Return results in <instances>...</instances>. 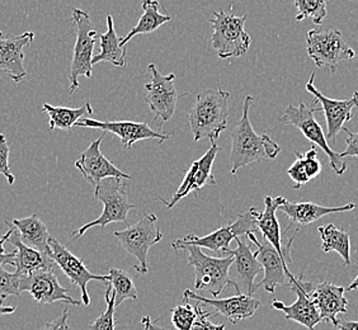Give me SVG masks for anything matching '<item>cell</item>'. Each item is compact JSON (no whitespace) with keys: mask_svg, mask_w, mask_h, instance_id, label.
Returning <instances> with one entry per match:
<instances>
[{"mask_svg":"<svg viewBox=\"0 0 358 330\" xmlns=\"http://www.w3.org/2000/svg\"><path fill=\"white\" fill-rule=\"evenodd\" d=\"M104 299H106L107 308L101 317H96V320L90 324L88 328L90 330H116V322H115L116 303H115V295L110 286L104 292Z\"/></svg>","mask_w":358,"mask_h":330,"instance_id":"obj_35","label":"cell"},{"mask_svg":"<svg viewBox=\"0 0 358 330\" xmlns=\"http://www.w3.org/2000/svg\"><path fill=\"white\" fill-rule=\"evenodd\" d=\"M8 241V233L3 238H0V266L3 264H9L14 266L15 264V253H7L4 249V243Z\"/></svg>","mask_w":358,"mask_h":330,"instance_id":"obj_43","label":"cell"},{"mask_svg":"<svg viewBox=\"0 0 358 330\" xmlns=\"http://www.w3.org/2000/svg\"><path fill=\"white\" fill-rule=\"evenodd\" d=\"M48 245L51 250V259L55 261L65 275L70 280L71 285L76 286L82 292V303L84 306H88L90 303V297L88 295V283L90 281H101V282H110L108 275H93L85 267L84 261L73 254L69 249L64 247L60 241H56L55 238L50 236Z\"/></svg>","mask_w":358,"mask_h":330,"instance_id":"obj_12","label":"cell"},{"mask_svg":"<svg viewBox=\"0 0 358 330\" xmlns=\"http://www.w3.org/2000/svg\"><path fill=\"white\" fill-rule=\"evenodd\" d=\"M296 155V160L294 162V164L291 165L287 171L289 178L294 182V188L299 189L300 187L305 186L306 183H309V177L305 171L303 166V154L301 152H295Z\"/></svg>","mask_w":358,"mask_h":330,"instance_id":"obj_37","label":"cell"},{"mask_svg":"<svg viewBox=\"0 0 358 330\" xmlns=\"http://www.w3.org/2000/svg\"><path fill=\"white\" fill-rule=\"evenodd\" d=\"M9 154H10V148L8 144L7 138L6 135L0 134V174L6 177L8 185H14L15 177L9 166Z\"/></svg>","mask_w":358,"mask_h":330,"instance_id":"obj_38","label":"cell"},{"mask_svg":"<svg viewBox=\"0 0 358 330\" xmlns=\"http://www.w3.org/2000/svg\"><path fill=\"white\" fill-rule=\"evenodd\" d=\"M158 217L154 213H146L140 220L124 230L113 233L121 247L129 254L134 255L138 261V266H134L140 275L149 272L148 255L150 248L158 244L163 239V233L157 227Z\"/></svg>","mask_w":358,"mask_h":330,"instance_id":"obj_8","label":"cell"},{"mask_svg":"<svg viewBox=\"0 0 358 330\" xmlns=\"http://www.w3.org/2000/svg\"><path fill=\"white\" fill-rule=\"evenodd\" d=\"M315 73H313L306 82V90L315 96L317 103L322 104V110L327 120V141L328 144H336L338 134L345 129V122L353 118V110L358 107V92H355L350 99H331L322 94L314 85Z\"/></svg>","mask_w":358,"mask_h":330,"instance_id":"obj_15","label":"cell"},{"mask_svg":"<svg viewBox=\"0 0 358 330\" xmlns=\"http://www.w3.org/2000/svg\"><path fill=\"white\" fill-rule=\"evenodd\" d=\"M158 1L155 0H145L141 3V8L144 10L143 15L140 17L138 24L132 28L131 31L121 38V48H126V45L131 40L132 37L138 35H149L159 27H162L164 23L172 21V17L169 14L160 13Z\"/></svg>","mask_w":358,"mask_h":330,"instance_id":"obj_29","label":"cell"},{"mask_svg":"<svg viewBox=\"0 0 358 330\" xmlns=\"http://www.w3.org/2000/svg\"><path fill=\"white\" fill-rule=\"evenodd\" d=\"M126 187V179H103L94 191V197L103 203V211L96 220L90 221L84 227L73 231V238L78 239L83 236L90 227H101L104 230V227L112 222H127L129 213L136 206L129 203Z\"/></svg>","mask_w":358,"mask_h":330,"instance_id":"obj_4","label":"cell"},{"mask_svg":"<svg viewBox=\"0 0 358 330\" xmlns=\"http://www.w3.org/2000/svg\"><path fill=\"white\" fill-rule=\"evenodd\" d=\"M188 299H193L199 303L214 308L216 314H220L225 320H230L231 324H238L241 320L253 317L255 311L261 306V301L258 299L247 294H239L227 299H208L194 294L191 289H186L183 294V300Z\"/></svg>","mask_w":358,"mask_h":330,"instance_id":"obj_20","label":"cell"},{"mask_svg":"<svg viewBox=\"0 0 358 330\" xmlns=\"http://www.w3.org/2000/svg\"><path fill=\"white\" fill-rule=\"evenodd\" d=\"M247 236L257 247L255 254L264 271V277L261 282L255 285V291L263 287L269 294H275L278 286L289 285V278L292 273L289 272V264L278 254L273 245L266 239L261 243L253 233H248Z\"/></svg>","mask_w":358,"mask_h":330,"instance_id":"obj_17","label":"cell"},{"mask_svg":"<svg viewBox=\"0 0 358 330\" xmlns=\"http://www.w3.org/2000/svg\"><path fill=\"white\" fill-rule=\"evenodd\" d=\"M355 208L356 205L352 202H348L343 206L325 207L314 202H289L286 200L278 210H281L292 222L300 225H309L331 213H348Z\"/></svg>","mask_w":358,"mask_h":330,"instance_id":"obj_26","label":"cell"},{"mask_svg":"<svg viewBox=\"0 0 358 330\" xmlns=\"http://www.w3.org/2000/svg\"><path fill=\"white\" fill-rule=\"evenodd\" d=\"M141 325L144 327L145 330H166V328H163V327H160V325L155 323L152 317H148V315L141 319Z\"/></svg>","mask_w":358,"mask_h":330,"instance_id":"obj_45","label":"cell"},{"mask_svg":"<svg viewBox=\"0 0 358 330\" xmlns=\"http://www.w3.org/2000/svg\"><path fill=\"white\" fill-rule=\"evenodd\" d=\"M106 134L99 138L94 140L88 146V149L80 155L76 162V168L82 173L85 180L96 188L99 183L107 178L131 179V175L120 171L116 165L106 158L103 152H101V145L103 141Z\"/></svg>","mask_w":358,"mask_h":330,"instance_id":"obj_18","label":"cell"},{"mask_svg":"<svg viewBox=\"0 0 358 330\" xmlns=\"http://www.w3.org/2000/svg\"><path fill=\"white\" fill-rule=\"evenodd\" d=\"M235 241L238 244L236 249L227 248L222 250V253L234 257L235 278L233 282L236 285V295L243 294V289H245L247 295L252 296L255 292V277L262 272V266L245 241L239 236L235 238Z\"/></svg>","mask_w":358,"mask_h":330,"instance_id":"obj_21","label":"cell"},{"mask_svg":"<svg viewBox=\"0 0 358 330\" xmlns=\"http://www.w3.org/2000/svg\"><path fill=\"white\" fill-rule=\"evenodd\" d=\"M21 292L27 291L38 303H55L57 301L79 306L82 301L69 296V289L62 287L52 271H38L28 275H22Z\"/></svg>","mask_w":358,"mask_h":330,"instance_id":"obj_19","label":"cell"},{"mask_svg":"<svg viewBox=\"0 0 358 330\" xmlns=\"http://www.w3.org/2000/svg\"><path fill=\"white\" fill-rule=\"evenodd\" d=\"M0 37H3V31L0 29Z\"/></svg>","mask_w":358,"mask_h":330,"instance_id":"obj_48","label":"cell"},{"mask_svg":"<svg viewBox=\"0 0 358 330\" xmlns=\"http://www.w3.org/2000/svg\"><path fill=\"white\" fill-rule=\"evenodd\" d=\"M253 96H247L243 103V115L236 122L234 129L230 132L231 138V174L236 172L250 163L273 160L281 152V146L275 144L267 134L257 135L253 126L249 120V110L253 103Z\"/></svg>","mask_w":358,"mask_h":330,"instance_id":"obj_1","label":"cell"},{"mask_svg":"<svg viewBox=\"0 0 358 330\" xmlns=\"http://www.w3.org/2000/svg\"><path fill=\"white\" fill-rule=\"evenodd\" d=\"M183 301L185 303L173 308L171 311V320L173 327L177 330H191L197 319V308L187 303L186 300Z\"/></svg>","mask_w":358,"mask_h":330,"instance_id":"obj_34","label":"cell"},{"mask_svg":"<svg viewBox=\"0 0 358 330\" xmlns=\"http://www.w3.org/2000/svg\"><path fill=\"white\" fill-rule=\"evenodd\" d=\"M348 134L347 136V148L343 152H339L341 158H358V132H351L348 129H343Z\"/></svg>","mask_w":358,"mask_h":330,"instance_id":"obj_41","label":"cell"},{"mask_svg":"<svg viewBox=\"0 0 358 330\" xmlns=\"http://www.w3.org/2000/svg\"><path fill=\"white\" fill-rule=\"evenodd\" d=\"M286 201L282 196L278 197H271L267 196L264 199V211L263 213H255V222L258 231H261L263 238L268 241L269 244H272L275 250L278 252V254L282 257L286 263L291 261V245L292 241L295 239V235L289 241V244L286 247H283L282 239H281V229H280V222L277 220L275 213L280 207L282 206L283 202Z\"/></svg>","mask_w":358,"mask_h":330,"instance_id":"obj_22","label":"cell"},{"mask_svg":"<svg viewBox=\"0 0 358 330\" xmlns=\"http://www.w3.org/2000/svg\"><path fill=\"white\" fill-rule=\"evenodd\" d=\"M355 289H358V275L355 280H353V282L345 289V291H348V292H352V291H355Z\"/></svg>","mask_w":358,"mask_h":330,"instance_id":"obj_47","label":"cell"},{"mask_svg":"<svg viewBox=\"0 0 358 330\" xmlns=\"http://www.w3.org/2000/svg\"><path fill=\"white\" fill-rule=\"evenodd\" d=\"M98 37H99V45H101V52L93 57L92 64L96 65L99 62H106L113 64L115 66L122 68L126 62L127 50L126 48H121L120 45L121 38L117 37L113 17L110 14L107 15V32L98 35Z\"/></svg>","mask_w":358,"mask_h":330,"instance_id":"obj_28","label":"cell"},{"mask_svg":"<svg viewBox=\"0 0 358 330\" xmlns=\"http://www.w3.org/2000/svg\"><path fill=\"white\" fill-rule=\"evenodd\" d=\"M229 99L230 93L220 87L197 94L189 110V127L194 141L208 138L211 143H216L221 132L227 130Z\"/></svg>","mask_w":358,"mask_h":330,"instance_id":"obj_2","label":"cell"},{"mask_svg":"<svg viewBox=\"0 0 358 330\" xmlns=\"http://www.w3.org/2000/svg\"><path fill=\"white\" fill-rule=\"evenodd\" d=\"M34 40L35 34L32 31L8 38L0 37V71L10 76L14 82H21L27 76V71L23 65V48L31 45Z\"/></svg>","mask_w":358,"mask_h":330,"instance_id":"obj_23","label":"cell"},{"mask_svg":"<svg viewBox=\"0 0 358 330\" xmlns=\"http://www.w3.org/2000/svg\"><path fill=\"white\" fill-rule=\"evenodd\" d=\"M289 289L296 294V301L291 305H285L282 301L273 300L272 308L282 311L286 320H292L309 330H315L317 324L323 322L317 306L311 301L309 296L315 285L305 281L303 273L297 277L289 275Z\"/></svg>","mask_w":358,"mask_h":330,"instance_id":"obj_11","label":"cell"},{"mask_svg":"<svg viewBox=\"0 0 358 330\" xmlns=\"http://www.w3.org/2000/svg\"><path fill=\"white\" fill-rule=\"evenodd\" d=\"M148 69L152 73V80L145 85L146 103L155 115L154 122L160 120V124H159V131H160L163 124L172 120L179 98L187 94H179L178 90L174 87L176 74L172 73L168 76H163L157 69L155 64H149Z\"/></svg>","mask_w":358,"mask_h":330,"instance_id":"obj_10","label":"cell"},{"mask_svg":"<svg viewBox=\"0 0 358 330\" xmlns=\"http://www.w3.org/2000/svg\"><path fill=\"white\" fill-rule=\"evenodd\" d=\"M317 231L322 238V250L324 253L337 252L345 266L351 264V238L345 230L329 224L327 227H317Z\"/></svg>","mask_w":358,"mask_h":330,"instance_id":"obj_31","label":"cell"},{"mask_svg":"<svg viewBox=\"0 0 358 330\" xmlns=\"http://www.w3.org/2000/svg\"><path fill=\"white\" fill-rule=\"evenodd\" d=\"M196 308H197V319L193 324L191 330H225V324H214L210 320V317L213 314H210V313H207V311L202 309L200 303H197Z\"/></svg>","mask_w":358,"mask_h":330,"instance_id":"obj_40","label":"cell"},{"mask_svg":"<svg viewBox=\"0 0 358 330\" xmlns=\"http://www.w3.org/2000/svg\"><path fill=\"white\" fill-rule=\"evenodd\" d=\"M247 18V14L236 17L235 14L225 13L221 9L214 12V20L210 21L214 27L211 42L221 60L241 57L247 54L252 43L250 36L244 28Z\"/></svg>","mask_w":358,"mask_h":330,"instance_id":"obj_6","label":"cell"},{"mask_svg":"<svg viewBox=\"0 0 358 330\" xmlns=\"http://www.w3.org/2000/svg\"><path fill=\"white\" fill-rule=\"evenodd\" d=\"M42 110L46 112L50 117L48 129L50 131L59 130L70 131L79 120H82L87 115H93V108L90 102H85L84 106L79 108H69V107H54L51 104L45 103L42 106Z\"/></svg>","mask_w":358,"mask_h":330,"instance_id":"obj_30","label":"cell"},{"mask_svg":"<svg viewBox=\"0 0 358 330\" xmlns=\"http://www.w3.org/2000/svg\"><path fill=\"white\" fill-rule=\"evenodd\" d=\"M303 166L309 179L317 178L322 173V163L317 159V152L315 146H313L309 152L303 154Z\"/></svg>","mask_w":358,"mask_h":330,"instance_id":"obj_39","label":"cell"},{"mask_svg":"<svg viewBox=\"0 0 358 330\" xmlns=\"http://www.w3.org/2000/svg\"><path fill=\"white\" fill-rule=\"evenodd\" d=\"M68 319H69V310L68 308H65L60 317L55 319L54 322L46 324L42 330H70Z\"/></svg>","mask_w":358,"mask_h":330,"instance_id":"obj_42","label":"cell"},{"mask_svg":"<svg viewBox=\"0 0 358 330\" xmlns=\"http://www.w3.org/2000/svg\"><path fill=\"white\" fill-rule=\"evenodd\" d=\"M15 311L14 306H4L3 301H0V317L3 315H9V314H13Z\"/></svg>","mask_w":358,"mask_h":330,"instance_id":"obj_46","label":"cell"},{"mask_svg":"<svg viewBox=\"0 0 358 330\" xmlns=\"http://www.w3.org/2000/svg\"><path fill=\"white\" fill-rule=\"evenodd\" d=\"M336 330H358V322H351L347 319H338Z\"/></svg>","mask_w":358,"mask_h":330,"instance_id":"obj_44","label":"cell"},{"mask_svg":"<svg viewBox=\"0 0 358 330\" xmlns=\"http://www.w3.org/2000/svg\"><path fill=\"white\" fill-rule=\"evenodd\" d=\"M71 21L76 24V41L70 66L69 93L73 94L79 88V76L92 78L93 74V52L96 46V34L94 24L90 21V14L82 9L73 8Z\"/></svg>","mask_w":358,"mask_h":330,"instance_id":"obj_7","label":"cell"},{"mask_svg":"<svg viewBox=\"0 0 358 330\" xmlns=\"http://www.w3.org/2000/svg\"><path fill=\"white\" fill-rule=\"evenodd\" d=\"M76 127L98 129L104 134L110 132L120 138L124 149H130L132 145L141 140H159V144H162L172 136V134L152 130L146 122L134 121H96L93 118H82L76 122Z\"/></svg>","mask_w":358,"mask_h":330,"instance_id":"obj_13","label":"cell"},{"mask_svg":"<svg viewBox=\"0 0 358 330\" xmlns=\"http://www.w3.org/2000/svg\"><path fill=\"white\" fill-rule=\"evenodd\" d=\"M345 292L343 286L324 281L315 285L309 295L322 320L329 322L333 327L337 325L338 315L348 311V300L345 299Z\"/></svg>","mask_w":358,"mask_h":330,"instance_id":"obj_24","label":"cell"},{"mask_svg":"<svg viewBox=\"0 0 358 330\" xmlns=\"http://www.w3.org/2000/svg\"><path fill=\"white\" fill-rule=\"evenodd\" d=\"M108 277H110V282L107 286H110L113 295H115L116 308H118L126 300L138 301V291L134 285L131 275L122 269L110 268Z\"/></svg>","mask_w":358,"mask_h":330,"instance_id":"obj_32","label":"cell"},{"mask_svg":"<svg viewBox=\"0 0 358 330\" xmlns=\"http://www.w3.org/2000/svg\"><path fill=\"white\" fill-rule=\"evenodd\" d=\"M10 224L20 231L23 244H26L27 247L34 248L45 254H51L50 245H48L50 235H48V227L40 220V217L36 213L23 219H15Z\"/></svg>","mask_w":358,"mask_h":330,"instance_id":"obj_27","label":"cell"},{"mask_svg":"<svg viewBox=\"0 0 358 330\" xmlns=\"http://www.w3.org/2000/svg\"><path fill=\"white\" fill-rule=\"evenodd\" d=\"M255 213H257V208L252 207L248 213L238 215V219L233 224L220 227L213 231L211 234L205 235V236L189 234L180 241L189 245L206 248L216 253L222 252L227 249L231 241H235V238L241 235H247L248 233H253V234L258 233V227L255 222Z\"/></svg>","mask_w":358,"mask_h":330,"instance_id":"obj_14","label":"cell"},{"mask_svg":"<svg viewBox=\"0 0 358 330\" xmlns=\"http://www.w3.org/2000/svg\"><path fill=\"white\" fill-rule=\"evenodd\" d=\"M306 48L317 68L328 70L331 74L337 71L339 62L356 56L355 50L345 41L337 28L311 29L306 35Z\"/></svg>","mask_w":358,"mask_h":330,"instance_id":"obj_5","label":"cell"},{"mask_svg":"<svg viewBox=\"0 0 358 330\" xmlns=\"http://www.w3.org/2000/svg\"><path fill=\"white\" fill-rule=\"evenodd\" d=\"M21 277L22 275H17L15 272H8L3 268V266H0V301L9 296H21Z\"/></svg>","mask_w":358,"mask_h":330,"instance_id":"obj_36","label":"cell"},{"mask_svg":"<svg viewBox=\"0 0 358 330\" xmlns=\"http://www.w3.org/2000/svg\"><path fill=\"white\" fill-rule=\"evenodd\" d=\"M294 4L299 10L295 18L296 22L311 18L315 24L320 26L327 17V3L323 0H296Z\"/></svg>","mask_w":358,"mask_h":330,"instance_id":"obj_33","label":"cell"},{"mask_svg":"<svg viewBox=\"0 0 358 330\" xmlns=\"http://www.w3.org/2000/svg\"><path fill=\"white\" fill-rule=\"evenodd\" d=\"M9 227L8 230V243L15 248V273L20 275H28L38 271H52L55 261L51 257L36 250L23 244L20 236V231L10 224L6 222Z\"/></svg>","mask_w":358,"mask_h":330,"instance_id":"obj_25","label":"cell"},{"mask_svg":"<svg viewBox=\"0 0 358 330\" xmlns=\"http://www.w3.org/2000/svg\"><path fill=\"white\" fill-rule=\"evenodd\" d=\"M315 112H322V108L315 106L308 107L303 102L299 106L289 104L285 110L282 117L280 118V122L281 124L295 126L296 129L301 131L305 138L313 144L317 145L328 155L331 171L337 175H342L347 171V163L339 157V152H334L328 144L323 129L320 124H317L314 116Z\"/></svg>","mask_w":358,"mask_h":330,"instance_id":"obj_9","label":"cell"},{"mask_svg":"<svg viewBox=\"0 0 358 330\" xmlns=\"http://www.w3.org/2000/svg\"><path fill=\"white\" fill-rule=\"evenodd\" d=\"M172 247L176 250L182 249L188 252V263L194 268L196 275V289L206 291L215 299L229 286H233L236 291V285L229 275V271L234 263L233 255H227L224 258L208 257L201 248L186 244L180 239L173 241Z\"/></svg>","mask_w":358,"mask_h":330,"instance_id":"obj_3","label":"cell"},{"mask_svg":"<svg viewBox=\"0 0 358 330\" xmlns=\"http://www.w3.org/2000/svg\"><path fill=\"white\" fill-rule=\"evenodd\" d=\"M219 152V145L211 143V148L205 152V155L199 160H194L188 168L182 185L173 194L172 200L166 201L163 197H158L155 200L163 202L166 208H173L179 201L185 199L189 193L199 192L205 186H216V178L213 174V165Z\"/></svg>","mask_w":358,"mask_h":330,"instance_id":"obj_16","label":"cell"}]
</instances>
